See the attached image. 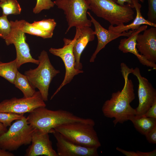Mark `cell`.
Instances as JSON below:
<instances>
[{
	"mask_svg": "<svg viewBox=\"0 0 156 156\" xmlns=\"http://www.w3.org/2000/svg\"><path fill=\"white\" fill-rule=\"evenodd\" d=\"M144 135L149 143L152 144H156V126Z\"/></svg>",
	"mask_w": 156,
	"mask_h": 156,
	"instance_id": "obj_29",
	"label": "cell"
},
{
	"mask_svg": "<svg viewBox=\"0 0 156 156\" xmlns=\"http://www.w3.org/2000/svg\"><path fill=\"white\" fill-rule=\"evenodd\" d=\"M80 27H76L75 36L73 40L64 38V45L60 48H51L49 52L52 54L60 57L63 61L65 68V74L64 79L60 86L51 96L52 99L61 89L66 84L70 83L76 75L83 73L82 70H79L75 67V58L73 53L74 44L77 38L80 35Z\"/></svg>",
	"mask_w": 156,
	"mask_h": 156,
	"instance_id": "obj_8",
	"label": "cell"
},
{
	"mask_svg": "<svg viewBox=\"0 0 156 156\" xmlns=\"http://www.w3.org/2000/svg\"><path fill=\"white\" fill-rule=\"evenodd\" d=\"M129 120L132 122L136 129L144 135L156 126V118L144 116L134 115L131 117Z\"/></svg>",
	"mask_w": 156,
	"mask_h": 156,
	"instance_id": "obj_19",
	"label": "cell"
},
{
	"mask_svg": "<svg viewBox=\"0 0 156 156\" xmlns=\"http://www.w3.org/2000/svg\"><path fill=\"white\" fill-rule=\"evenodd\" d=\"M56 140L58 156H98V148L76 143L54 130L52 133Z\"/></svg>",
	"mask_w": 156,
	"mask_h": 156,
	"instance_id": "obj_12",
	"label": "cell"
},
{
	"mask_svg": "<svg viewBox=\"0 0 156 156\" xmlns=\"http://www.w3.org/2000/svg\"><path fill=\"white\" fill-rule=\"evenodd\" d=\"M18 69L16 59L7 63L0 62V76L13 84Z\"/></svg>",
	"mask_w": 156,
	"mask_h": 156,
	"instance_id": "obj_20",
	"label": "cell"
},
{
	"mask_svg": "<svg viewBox=\"0 0 156 156\" xmlns=\"http://www.w3.org/2000/svg\"><path fill=\"white\" fill-rule=\"evenodd\" d=\"M120 67L125 81L123 87L121 91L113 93L111 98L105 101L102 108L104 116L114 118V126L129 120L135 114V109L130 105L135 97L133 83L128 78L131 68L124 63L121 64Z\"/></svg>",
	"mask_w": 156,
	"mask_h": 156,
	"instance_id": "obj_1",
	"label": "cell"
},
{
	"mask_svg": "<svg viewBox=\"0 0 156 156\" xmlns=\"http://www.w3.org/2000/svg\"><path fill=\"white\" fill-rule=\"evenodd\" d=\"M38 60L39 62L38 66L25 71L24 74L32 87L38 89L45 102L48 100L49 88L51 81L60 72L52 65L45 50L41 52Z\"/></svg>",
	"mask_w": 156,
	"mask_h": 156,
	"instance_id": "obj_4",
	"label": "cell"
},
{
	"mask_svg": "<svg viewBox=\"0 0 156 156\" xmlns=\"http://www.w3.org/2000/svg\"><path fill=\"white\" fill-rule=\"evenodd\" d=\"M31 24L44 31L52 34L57 24L54 19L51 18L34 21Z\"/></svg>",
	"mask_w": 156,
	"mask_h": 156,
	"instance_id": "obj_24",
	"label": "cell"
},
{
	"mask_svg": "<svg viewBox=\"0 0 156 156\" xmlns=\"http://www.w3.org/2000/svg\"><path fill=\"white\" fill-rule=\"evenodd\" d=\"M116 149L126 156H138L136 152L126 151L118 147H116Z\"/></svg>",
	"mask_w": 156,
	"mask_h": 156,
	"instance_id": "obj_31",
	"label": "cell"
},
{
	"mask_svg": "<svg viewBox=\"0 0 156 156\" xmlns=\"http://www.w3.org/2000/svg\"><path fill=\"white\" fill-rule=\"evenodd\" d=\"M131 73L137 77L139 83V104L135 109V116H142L156 101V90L148 80L142 76L138 68H131Z\"/></svg>",
	"mask_w": 156,
	"mask_h": 156,
	"instance_id": "obj_11",
	"label": "cell"
},
{
	"mask_svg": "<svg viewBox=\"0 0 156 156\" xmlns=\"http://www.w3.org/2000/svg\"><path fill=\"white\" fill-rule=\"evenodd\" d=\"M65 15L68 27L65 34L73 27H90L92 23L87 17L89 5L87 0H56L53 1Z\"/></svg>",
	"mask_w": 156,
	"mask_h": 156,
	"instance_id": "obj_7",
	"label": "cell"
},
{
	"mask_svg": "<svg viewBox=\"0 0 156 156\" xmlns=\"http://www.w3.org/2000/svg\"><path fill=\"white\" fill-rule=\"evenodd\" d=\"M90 10L97 16L112 25L127 23L134 19L132 7L128 4L121 5L116 0H87Z\"/></svg>",
	"mask_w": 156,
	"mask_h": 156,
	"instance_id": "obj_3",
	"label": "cell"
},
{
	"mask_svg": "<svg viewBox=\"0 0 156 156\" xmlns=\"http://www.w3.org/2000/svg\"><path fill=\"white\" fill-rule=\"evenodd\" d=\"M142 1H143V2H144V0H142Z\"/></svg>",
	"mask_w": 156,
	"mask_h": 156,
	"instance_id": "obj_36",
	"label": "cell"
},
{
	"mask_svg": "<svg viewBox=\"0 0 156 156\" xmlns=\"http://www.w3.org/2000/svg\"><path fill=\"white\" fill-rule=\"evenodd\" d=\"M143 116L156 118V101L153 103Z\"/></svg>",
	"mask_w": 156,
	"mask_h": 156,
	"instance_id": "obj_30",
	"label": "cell"
},
{
	"mask_svg": "<svg viewBox=\"0 0 156 156\" xmlns=\"http://www.w3.org/2000/svg\"><path fill=\"white\" fill-rule=\"evenodd\" d=\"M148 10L147 19L150 22L156 24V0H147Z\"/></svg>",
	"mask_w": 156,
	"mask_h": 156,
	"instance_id": "obj_28",
	"label": "cell"
},
{
	"mask_svg": "<svg viewBox=\"0 0 156 156\" xmlns=\"http://www.w3.org/2000/svg\"><path fill=\"white\" fill-rule=\"evenodd\" d=\"M46 106L45 101L38 91L30 97H14L3 100L0 102V112L24 114L29 113L38 107Z\"/></svg>",
	"mask_w": 156,
	"mask_h": 156,
	"instance_id": "obj_10",
	"label": "cell"
},
{
	"mask_svg": "<svg viewBox=\"0 0 156 156\" xmlns=\"http://www.w3.org/2000/svg\"><path fill=\"white\" fill-rule=\"evenodd\" d=\"M138 1V0H132V7L135 9L136 14L131 23L127 25L122 24L115 26L110 25L108 27V30L120 34L124 31H128L130 29L133 31L136 30L142 25L156 27V24L150 22L142 16L141 10L142 5Z\"/></svg>",
	"mask_w": 156,
	"mask_h": 156,
	"instance_id": "obj_18",
	"label": "cell"
},
{
	"mask_svg": "<svg viewBox=\"0 0 156 156\" xmlns=\"http://www.w3.org/2000/svg\"><path fill=\"white\" fill-rule=\"evenodd\" d=\"M0 7L3 11V15L20 14L21 8L17 0H0Z\"/></svg>",
	"mask_w": 156,
	"mask_h": 156,
	"instance_id": "obj_23",
	"label": "cell"
},
{
	"mask_svg": "<svg viewBox=\"0 0 156 156\" xmlns=\"http://www.w3.org/2000/svg\"><path fill=\"white\" fill-rule=\"evenodd\" d=\"M138 156H155L156 155V149H155L153 151L144 152L137 151L136 152Z\"/></svg>",
	"mask_w": 156,
	"mask_h": 156,
	"instance_id": "obj_32",
	"label": "cell"
},
{
	"mask_svg": "<svg viewBox=\"0 0 156 156\" xmlns=\"http://www.w3.org/2000/svg\"><path fill=\"white\" fill-rule=\"evenodd\" d=\"M138 0L142 2H143L142 0ZM116 2L118 4L121 5H125V3H127V4L131 5L132 7V0H117Z\"/></svg>",
	"mask_w": 156,
	"mask_h": 156,
	"instance_id": "obj_33",
	"label": "cell"
},
{
	"mask_svg": "<svg viewBox=\"0 0 156 156\" xmlns=\"http://www.w3.org/2000/svg\"><path fill=\"white\" fill-rule=\"evenodd\" d=\"M13 84L21 91L25 98L32 96L36 92L35 89L31 85L27 77L18 71Z\"/></svg>",
	"mask_w": 156,
	"mask_h": 156,
	"instance_id": "obj_21",
	"label": "cell"
},
{
	"mask_svg": "<svg viewBox=\"0 0 156 156\" xmlns=\"http://www.w3.org/2000/svg\"><path fill=\"white\" fill-rule=\"evenodd\" d=\"M11 29L10 34L4 39L7 45L13 44L16 53V58L19 69L24 64L31 63L38 65L39 61L33 58L30 53L29 46L26 42L25 33L20 29L17 20L10 21Z\"/></svg>",
	"mask_w": 156,
	"mask_h": 156,
	"instance_id": "obj_9",
	"label": "cell"
},
{
	"mask_svg": "<svg viewBox=\"0 0 156 156\" xmlns=\"http://www.w3.org/2000/svg\"><path fill=\"white\" fill-rule=\"evenodd\" d=\"M7 16L2 15L0 16V38L5 39L10 34L11 27Z\"/></svg>",
	"mask_w": 156,
	"mask_h": 156,
	"instance_id": "obj_26",
	"label": "cell"
},
{
	"mask_svg": "<svg viewBox=\"0 0 156 156\" xmlns=\"http://www.w3.org/2000/svg\"><path fill=\"white\" fill-rule=\"evenodd\" d=\"M17 22L20 29L25 33L40 37L43 38H50L53 36V34L44 31L24 20H17Z\"/></svg>",
	"mask_w": 156,
	"mask_h": 156,
	"instance_id": "obj_22",
	"label": "cell"
},
{
	"mask_svg": "<svg viewBox=\"0 0 156 156\" xmlns=\"http://www.w3.org/2000/svg\"><path fill=\"white\" fill-rule=\"evenodd\" d=\"M35 129L28 123L25 116L16 120L0 137V148L11 151L17 150L23 145L30 144Z\"/></svg>",
	"mask_w": 156,
	"mask_h": 156,
	"instance_id": "obj_6",
	"label": "cell"
},
{
	"mask_svg": "<svg viewBox=\"0 0 156 156\" xmlns=\"http://www.w3.org/2000/svg\"><path fill=\"white\" fill-rule=\"evenodd\" d=\"M8 129L3 125L0 122V137L4 133L6 132Z\"/></svg>",
	"mask_w": 156,
	"mask_h": 156,
	"instance_id": "obj_35",
	"label": "cell"
},
{
	"mask_svg": "<svg viewBox=\"0 0 156 156\" xmlns=\"http://www.w3.org/2000/svg\"><path fill=\"white\" fill-rule=\"evenodd\" d=\"M14 155L9 151L4 150L0 148V156H14Z\"/></svg>",
	"mask_w": 156,
	"mask_h": 156,
	"instance_id": "obj_34",
	"label": "cell"
},
{
	"mask_svg": "<svg viewBox=\"0 0 156 156\" xmlns=\"http://www.w3.org/2000/svg\"><path fill=\"white\" fill-rule=\"evenodd\" d=\"M136 47L139 53L149 61L156 62V27H151L138 34Z\"/></svg>",
	"mask_w": 156,
	"mask_h": 156,
	"instance_id": "obj_14",
	"label": "cell"
},
{
	"mask_svg": "<svg viewBox=\"0 0 156 156\" xmlns=\"http://www.w3.org/2000/svg\"><path fill=\"white\" fill-rule=\"evenodd\" d=\"M49 134L36 129L32 135L31 144L26 149L25 156H58L53 148Z\"/></svg>",
	"mask_w": 156,
	"mask_h": 156,
	"instance_id": "obj_13",
	"label": "cell"
},
{
	"mask_svg": "<svg viewBox=\"0 0 156 156\" xmlns=\"http://www.w3.org/2000/svg\"><path fill=\"white\" fill-rule=\"evenodd\" d=\"M26 118L28 123L36 129L51 133L54 128L62 124L73 122L94 123L90 118L79 117L73 113L62 109L52 110L45 107L36 108Z\"/></svg>",
	"mask_w": 156,
	"mask_h": 156,
	"instance_id": "obj_2",
	"label": "cell"
},
{
	"mask_svg": "<svg viewBox=\"0 0 156 156\" xmlns=\"http://www.w3.org/2000/svg\"><path fill=\"white\" fill-rule=\"evenodd\" d=\"M95 125V123L73 122L62 124L54 129L76 143L98 148L101 145L94 128Z\"/></svg>",
	"mask_w": 156,
	"mask_h": 156,
	"instance_id": "obj_5",
	"label": "cell"
},
{
	"mask_svg": "<svg viewBox=\"0 0 156 156\" xmlns=\"http://www.w3.org/2000/svg\"><path fill=\"white\" fill-rule=\"evenodd\" d=\"M81 34L77 38L74 44L73 51L75 60V67L76 69L82 70V64L80 62L82 53L88 44L93 41L95 38L94 31L88 26L80 27Z\"/></svg>",
	"mask_w": 156,
	"mask_h": 156,
	"instance_id": "obj_17",
	"label": "cell"
},
{
	"mask_svg": "<svg viewBox=\"0 0 156 156\" xmlns=\"http://www.w3.org/2000/svg\"><path fill=\"white\" fill-rule=\"evenodd\" d=\"M24 116V114L14 113L0 112V122L6 127L10 126L14 120L22 119Z\"/></svg>",
	"mask_w": 156,
	"mask_h": 156,
	"instance_id": "obj_25",
	"label": "cell"
},
{
	"mask_svg": "<svg viewBox=\"0 0 156 156\" xmlns=\"http://www.w3.org/2000/svg\"><path fill=\"white\" fill-rule=\"evenodd\" d=\"M87 13L90 18L91 22L94 26L95 34L98 40L96 50L90 60V62H93L94 61L98 53L104 48L108 43L120 36L128 37L133 31L130 30L128 31H124L120 34L114 32L103 27L89 12H88Z\"/></svg>",
	"mask_w": 156,
	"mask_h": 156,
	"instance_id": "obj_15",
	"label": "cell"
},
{
	"mask_svg": "<svg viewBox=\"0 0 156 156\" xmlns=\"http://www.w3.org/2000/svg\"><path fill=\"white\" fill-rule=\"evenodd\" d=\"M55 5L53 1L51 0H36L33 12L35 14H38L43 10H49L53 8Z\"/></svg>",
	"mask_w": 156,
	"mask_h": 156,
	"instance_id": "obj_27",
	"label": "cell"
},
{
	"mask_svg": "<svg viewBox=\"0 0 156 156\" xmlns=\"http://www.w3.org/2000/svg\"><path fill=\"white\" fill-rule=\"evenodd\" d=\"M147 27V25L141 26L137 29L133 31L127 38L121 39L120 41L118 48L123 53H133L137 57L142 64L156 70V64L149 61L142 55L136 47V40L138 35L146 29Z\"/></svg>",
	"mask_w": 156,
	"mask_h": 156,
	"instance_id": "obj_16",
	"label": "cell"
}]
</instances>
